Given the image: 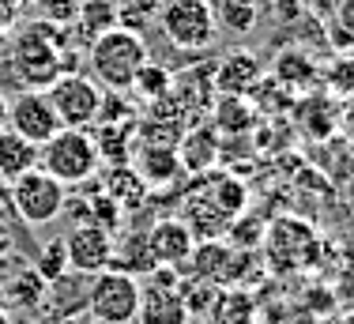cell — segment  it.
Listing matches in <instances>:
<instances>
[{
  "instance_id": "cell-1",
  "label": "cell",
  "mask_w": 354,
  "mask_h": 324,
  "mask_svg": "<svg viewBox=\"0 0 354 324\" xmlns=\"http://www.w3.org/2000/svg\"><path fill=\"white\" fill-rule=\"evenodd\" d=\"M260 257L275 276H306L320 264V234L306 215H279L264 226Z\"/></svg>"
},
{
  "instance_id": "cell-2",
  "label": "cell",
  "mask_w": 354,
  "mask_h": 324,
  "mask_svg": "<svg viewBox=\"0 0 354 324\" xmlns=\"http://www.w3.org/2000/svg\"><path fill=\"white\" fill-rule=\"evenodd\" d=\"M147 61L151 53L140 30L106 27L91 42V72H95V83H102L106 91H129L136 72Z\"/></svg>"
},
{
  "instance_id": "cell-3",
  "label": "cell",
  "mask_w": 354,
  "mask_h": 324,
  "mask_svg": "<svg viewBox=\"0 0 354 324\" xmlns=\"http://www.w3.org/2000/svg\"><path fill=\"white\" fill-rule=\"evenodd\" d=\"M57 27L46 19L27 23L12 42V64L15 75L23 80L27 91H46L61 75V46H57Z\"/></svg>"
},
{
  "instance_id": "cell-4",
  "label": "cell",
  "mask_w": 354,
  "mask_h": 324,
  "mask_svg": "<svg viewBox=\"0 0 354 324\" xmlns=\"http://www.w3.org/2000/svg\"><path fill=\"white\" fill-rule=\"evenodd\" d=\"M98 162L102 155L83 129H57L38 147V170H46L61 185H83L98 170Z\"/></svg>"
},
{
  "instance_id": "cell-5",
  "label": "cell",
  "mask_w": 354,
  "mask_h": 324,
  "mask_svg": "<svg viewBox=\"0 0 354 324\" xmlns=\"http://www.w3.org/2000/svg\"><path fill=\"white\" fill-rule=\"evenodd\" d=\"M140 294H143L140 279L132 271L109 264V268L91 276L87 305L95 313V321H102V324H132L136 321V309H140Z\"/></svg>"
},
{
  "instance_id": "cell-6",
  "label": "cell",
  "mask_w": 354,
  "mask_h": 324,
  "mask_svg": "<svg viewBox=\"0 0 354 324\" xmlns=\"http://www.w3.org/2000/svg\"><path fill=\"white\" fill-rule=\"evenodd\" d=\"M162 34L174 42L177 49H204L215 42V8L207 0H166L162 15Z\"/></svg>"
},
{
  "instance_id": "cell-7",
  "label": "cell",
  "mask_w": 354,
  "mask_h": 324,
  "mask_svg": "<svg viewBox=\"0 0 354 324\" xmlns=\"http://www.w3.org/2000/svg\"><path fill=\"white\" fill-rule=\"evenodd\" d=\"M12 204L27 223H53L68 204V185H61L57 177H49L46 170H27L23 177L12 181Z\"/></svg>"
},
{
  "instance_id": "cell-8",
  "label": "cell",
  "mask_w": 354,
  "mask_h": 324,
  "mask_svg": "<svg viewBox=\"0 0 354 324\" xmlns=\"http://www.w3.org/2000/svg\"><path fill=\"white\" fill-rule=\"evenodd\" d=\"M46 98L53 106L61 129H87L98 121V106H102V91L87 75H57L46 87Z\"/></svg>"
},
{
  "instance_id": "cell-9",
  "label": "cell",
  "mask_w": 354,
  "mask_h": 324,
  "mask_svg": "<svg viewBox=\"0 0 354 324\" xmlns=\"http://www.w3.org/2000/svg\"><path fill=\"white\" fill-rule=\"evenodd\" d=\"M64 253H68V271L75 276H95L113 264L117 257V245H113V234L98 223H83L64 234Z\"/></svg>"
},
{
  "instance_id": "cell-10",
  "label": "cell",
  "mask_w": 354,
  "mask_h": 324,
  "mask_svg": "<svg viewBox=\"0 0 354 324\" xmlns=\"http://www.w3.org/2000/svg\"><path fill=\"white\" fill-rule=\"evenodd\" d=\"M8 129L41 147L49 136L61 129V121H57L46 91H27L23 87V95H15L12 102H8Z\"/></svg>"
},
{
  "instance_id": "cell-11",
  "label": "cell",
  "mask_w": 354,
  "mask_h": 324,
  "mask_svg": "<svg viewBox=\"0 0 354 324\" xmlns=\"http://www.w3.org/2000/svg\"><path fill=\"white\" fill-rule=\"evenodd\" d=\"M192 245H196V237H192L189 226H185V219H158V223L151 226V234H147L151 260L166 264V268H177V264L189 260Z\"/></svg>"
},
{
  "instance_id": "cell-12",
  "label": "cell",
  "mask_w": 354,
  "mask_h": 324,
  "mask_svg": "<svg viewBox=\"0 0 354 324\" xmlns=\"http://www.w3.org/2000/svg\"><path fill=\"white\" fill-rule=\"evenodd\" d=\"M290 114H294V125L301 129V136H309V140H328V136L335 132V125H339V98H332V95H301V98H294V106H290Z\"/></svg>"
},
{
  "instance_id": "cell-13",
  "label": "cell",
  "mask_w": 354,
  "mask_h": 324,
  "mask_svg": "<svg viewBox=\"0 0 354 324\" xmlns=\"http://www.w3.org/2000/svg\"><path fill=\"white\" fill-rule=\"evenodd\" d=\"M268 75H272L279 87L290 91V95H306L313 83H320L317 61L306 53V49H298V46L279 49V53H275V61H272V68H268Z\"/></svg>"
},
{
  "instance_id": "cell-14",
  "label": "cell",
  "mask_w": 354,
  "mask_h": 324,
  "mask_svg": "<svg viewBox=\"0 0 354 324\" xmlns=\"http://www.w3.org/2000/svg\"><path fill=\"white\" fill-rule=\"evenodd\" d=\"M260 75H264L260 57L249 53V49H234V53H226L223 61H218L215 87H218V95H249L260 83Z\"/></svg>"
},
{
  "instance_id": "cell-15",
  "label": "cell",
  "mask_w": 354,
  "mask_h": 324,
  "mask_svg": "<svg viewBox=\"0 0 354 324\" xmlns=\"http://www.w3.org/2000/svg\"><path fill=\"white\" fill-rule=\"evenodd\" d=\"M189 321H192V313L185 309L181 291H166V287L143 283L136 324H189Z\"/></svg>"
},
{
  "instance_id": "cell-16",
  "label": "cell",
  "mask_w": 354,
  "mask_h": 324,
  "mask_svg": "<svg viewBox=\"0 0 354 324\" xmlns=\"http://www.w3.org/2000/svg\"><path fill=\"white\" fill-rule=\"evenodd\" d=\"M35 166H38V143L23 140V136L12 132V129L0 132V177H4V181H15V177H23Z\"/></svg>"
},
{
  "instance_id": "cell-17",
  "label": "cell",
  "mask_w": 354,
  "mask_h": 324,
  "mask_svg": "<svg viewBox=\"0 0 354 324\" xmlns=\"http://www.w3.org/2000/svg\"><path fill=\"white\" fill-rule=\"evenodd\" d=\"M212 317H215V324H257V317H260V302L245 291V287L215 291Z\"/></svg>"
},
{
  "instance_id": "cell-18",
  "label": "cell",
  "mask_w": 354,
  "mask_h": 324,
  "mask_svg": "<svg viewBox=\"0 0 354 324\" xmlns=\"http://www.w3.org/2000/svg\"><path fill=\"white\" fill-rule=\"evenodd\" d=\"M218 136L212 129H200V132H189L177 140V162H181V170H189V174H204L207 166H215L218 159Z\"/></svg>"
},
{
  "instance_id": "cell-19",
  "label": "cell",
  "mask_w": 354,
  "mask_h": 324,
  "mask_svg": "<svg viewBox=\"0 0 354 324\" xmlns=\"http://www.w3.org/2000/svg\"><path fill=\"white\" fill-rule=\"evenodd\" d=\"M212 200V208L218 211V215H226L234 223L238 215H245V208H249V189L238 181V177H230V174H218V177H212V181L200 189Z\"/></svg>"
},
{
  "instance_id": "cell-20",
  "label": "cell",
  "mask_w": 354,
  "mask_h": 324,
  "mask_svg": "<svg viewBox=\"0 0 354 324\" xmlns=\"http://www.w3.org/2000/svg\"><path fill=\"white\" fill-rule=\"evenodd\" d=\"M257 121H260V109L252 106L245 95H218V106H215V129L218 132L241 136V132H249Z\"/></svg>"
},
{
  "instance_id": "cell-21",
  "label": "cell",
  "mask_w": 354,
  "mask_h": 324,
  "mask_svg": "<svg viewBox=\"0 0 354 324\" xmlns=\"http://www.w3.org/2000/svg\"><path fill=\"white\" fill-rule=\"evenodd\" d=\"M174 174H181L174 147H140V162H136V177L151 185H166Z\"/></svg>"
},
{
  "instance_id": "cell-22",
  "label": "cell",
  "mask_w": 354,
  "mask_h": 324,
  "mask_svg": "<svg viewBox=\"0 0 354 324\" xmlns=\"http://www.w3.org/2000/svg\"><path fill=\"white\" fill-rule=\"evenodd\" d=\"M328 95L339 98V102H354V53H335L328 68L320 72Z\"/></svg>"
},
{
  "instance_id": "cell-23",
  "label": "cell",
  "mask_w": 354,
  "mask_h": 324,
  "mask_svg": "<svg viewBox=\"0 0 354 324\" xmlns=\"http://www.w3.org/2000/svg\"><path fill=\"white\" fill-rule=\"evenodd\" d=\"M215 23H223V27L234 30V34H249L257 27V4H252V0H218Z\"/></svg>"
},
{
  "instance_id": "cell-24",
  "label": "cell",
  "mask_w": 354,
  "mask_h": 324,
  "mask_svg": "<svg viewBox=\"0 0 354 324\" xmlns=\"http://www.w3.org/2000/svg\"><path fill=\"white\" fill-rule=\"evenodd\" d=\"M129 91H136V95L147 98V102H158V98L170 95V72H166L162 64H151V61H147V64L136 72V80H132Z\"/></svg>"
},
{
  "instance_id": "cell-25",
  "label": "cell",
  "mask_w": 354,
  "mask_h": 324,
  "mask_svg": "<svg viewBox=\"0 0 354 324\" xmlns=\"http://www.w3.org/2000/svg\"><path fill=\"white\" fill-rule=\"evenodd\" d=\"M38 276L46 283H61L68 276V253H64V237H53V242L41 245L38 253Z\"/></svg>"
},
{
  "instance_id": "cell-26",
  "label": "cell",
  "mask_w": 354,
  "mask_h": 324,
  "mask_svg": "<svg viewBox=\"0 0 354 324\" xmlns=\"http://www.w3.org/2000/svg\"><path fill=\"white\" fill-rule=\"evenodd\" d=\"M124 140H129V125H106L102 136L95 140V147H98V155H106L109 162H124L132 155Z\"/></svg>"
},
{
  "instance_id": "cell-27",
  "label": "cell",
  "mask_w": 354,
  "mask_h": 324,
  "mask_svg": "<svg viewBox=\"0 0 354 324\" xmlns=\"http://www.w3.org/2000/svg\"><path fill=\"white\" fill-rule=\"evenodd\" d=\"M12 298H15V305H23V309H35V305H41V298H46V279H41L38 271L15 276Z\"/></svg>"
},
{
  "instance_id": "cell-28",
  "label": "cell",
  "mask_w": 354,
  "mask_h": 324,
  "mask_svg": "<svg viewBox=\"0 0 354 324\" xmlns=\"http://www.w3.org/2000/svg\"><path fill=\"white\" fill-rule=\"evenodd\" d=\"M226 234H230L234 249H257L260 237H264V223H260V219H245V215H238L230 226H226Z\"/></svg>"
},
{
  "instance_id": "cell-29",
  "label": "cell",
  "mask_w": 354,
  "mask_h": 324,
  "mask_svg": "<svg viewBox=\"0 0 354 324\" xmlns=\"http://www.w3.org/2000/svg\"><path fill=\"white\" fill-rule=\"evenodd\" d=\"M335 27H343L354 38V0H335Z\"/></svg>"
},
{
  "instance_id": "cell-30",
  "label": "cell",
  "mask_w": 354,
  "mask_h": 324,
  "mask_svg": "<svg viewBox=\"0 0 354 324\" xmlns=\"http://www.w3.org/2000/svg\"><path fill=\"white\" fill-rule=\"evenodd\" d=\"M19 4H23V0H0V30H4L8 23L15 19V12H19Z\"/></svg>"
},
{
  "instance_id": "cell-31",
  "label": "cell",
  "mask_w": 354,
  "mask_h": 324,
  "mask_svg": "<svg viewBox=\"0 0 354 324\" xmlns=\"http://www.w3.org/2000/svg\"><path fill=\"white\" fill-rule=\"evenodd\" d=\"M4 129H8V98L0 95V132H4Z\"/></svg>"
},
{
  "instance_id": "cell-32",
  "label": "cell",
  "mask_w": 354,
  "mask_h": 324,
  "mask_svg": "<svg viewBox=\"0 0 354 324\" xmlns=\"http://www.w3.org/2000/svg\"><path fill=\"white\" fill-rule=\"evenodd\" d=\"M0 324H15V321H12V313H8L4 305H0Z\"/></svg>"
},
{
  "instance_id": "cell-33",
  "label": "cell",
  "mask_w": 354,
  "mask_h": 324,
  "mask_svg": "<svg viewBox=\"0 0 354 324\" xmlns=\"http://www.w3.org/2000/svg\"><path fill=\"white\" fill-rule=\"evenodd\" d=\"M0 42H4V30H0Z\"/></svg>"
},
{
  "instance_id": "cell-34",
  "label": "cell",
  "mask_w": 354,
  "mask_h": 324,
  "mask_svg": "<svg viewBox=\"0 0 354 324\" xmlns=\"http://www.w3.org/2000/svg\"><path fill=\"white\" fill-rule=\"evenodd\" d=\"M257 324H260V321H257Z\"/></svg>"
}]
</instances>
